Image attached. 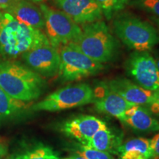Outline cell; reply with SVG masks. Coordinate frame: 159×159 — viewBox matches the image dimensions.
Listing matches in <instances>:
<instances>
[{
  "instance_id": "1",
  "label": "cell",
  "mask_w": 159,
  "mask_h": 159,
  "mask_svg": "<svg viewBox=\"0 0 159 159\" xmlns=\"http://www.w3.org/2000/svg\"><path fill=\"white\" fill-rule=\"evenodd\" d=\"M45 45L50 43L41 30L19 22L8 12H0V57L3 61Z\"/></svg>"
},
{
  "instance_id": "2",
  "label": "cell",
  "mask_w": 159,
  "mask_h": 159,
  "mask_svg": "<svg viewBox=\"0 0 159 159\" xmlns=\"http://www.w3.org/2000/svg\"><path fill=\"white\" fill-rule=\"evenodd\" d=\"M0 87L12 98L26 102L41 96L45 81L26 65L6 60L0 61Z\"/></svg>"
},
{
  "instance_id": "3",
  "label": "cell",
  "mask_w": 159,
  "mask_h": 159,
  "mask_svg": "<svg viewBox=\"0 0 159 159\" xmlns=\"http://www.w3.org/2000/svg\"><path fill=\"white\" fill-rule=\"evenodd\" d=\"M82 33L72 42L86 56L104 63L114 61L118 56L120 43L105 21L99 20L82 25Z\"/></svg>"
},
{
  "instance_id": "4",
  "label": "cell",
  "mask_w": 159,
  "mask_h": 159,
  "mask_svg": "<svg viewBox=\"0 0 159 159\" xmlns=\"http://www.w3.org/2000/svg\"><path fill=\"white\" fill-rule=\"evenodd\" d=\"M113 29L116 37L134 51L149 52L159 43V33L153 26L131 13L116 15Z\"/></svg>"
},
{
  "instance_id": "5",
  "label": "cell",
  "mask_w": 159,
  "mask_h": 159,
  "mask_svg": "<svg viewBox=\"0 0 159 159\" xmlns=\"http://www.w3.org/2000/svg\"><path fill=\"white\" fill-rule=\"evenodd\" d=\"M94 91L87 83H77L57 89L32 106L33 111H58L92 103Z\"/></svg>"
},
{
  "instance_id": "6",
  "label": "cell",
  "mask_w": 159,
  "mask_h": 159,
  "mask_svg": "<svg viewBox=\"0 0 159 159\" xmlns=\"http://www.w3.org/2000/svg\"><path fill=\"white\" fill-rule=\"evenodd\" d=\"M58 75L64 81H77L99 74L104 69L102 63L86 56L71 43L63 46L60 51Z\"/></svg>"
},
{
  "instance_id": "7",
  "label": "cell",
  "mask_w": 159,
  "mask_h": 159,
  "mask_svg": "<svg viewBox=\"0 0 159 159\" xmlns=\"http://www.w3.org/2000/svg\"><path fill=\"white\" fill-rule=\"evenodd\" d=\"M44 19L46 35L52 47H60L72 43L80 35L82 29L69 16L45 4L40 5Z\"/></svg>"
},
{
  "instance_id": "8",
  "label": "cell",
  "mask_w": 159,
  "mask_h": 159,
  "mask_svg": "<svg viewBox=\"0 0 159 159\" xmlns=\"http://www.w3.org/2000/svg\"><path fill=\"white\" fill-rule=\"evenodd\" d=\"M125 71L139 86L152 92L159 91V72L156 61L149 52L134 51L125 63Z\"/></svg>"
},
{
  "instance_id": "9",
  "label": "cell",
  "mask_w": 159,
  "mask_h": 159,
  "mask_svg": "<svg viewBox=\"0 0 159 159\" xmlns=\"http://www.w3.org/2000/svg\"><path fill=\"white\" fill-rule=\"evenodd\" d=\"M26 66L40 76L52 77L58 74L60 52L51 45H45L32 49L21 55Z\"/></svg>"
},
{
  "instance_id": "10",
  "label": "cell",
  "mask_w": 159,
  "mask_h": 159,
  "mask_svg": "<svg viewBox=\"0 0 159 159\" xmlns=\"http://www.w3.org/2000/svg\"><path fill=\"white\" fill-rule=\"evenodd\" d=\"M57 10L69 16L77 25L102 20L103 16L94 0H49Z\"/></svg>"
},
{
  "instance_id": "11",
  "label": "cell",
  "mask_w": 159,
  "mask_h": 159,
  "mask_svg": "<svg viewBox=\"0 0 159 159\" xmlns=\"http://www.w3.org/2000/svg\"><path fill=\"white\" fill-rule=\"evenodd\" d=\"M94 91V101L95 108L103 114H109L117 119L125 111L134 106L132 103L123 99L108 86L105 82H99L96 85Z\"/></svg>"
},
{
  "instance_id": "12",
  "label": "cell",
  "mask_w": 159,
  "mask_h": 159,
  "mask_svg": "<svg viewBox=\"0 0 159 159\" xmlns=\"http://www.w3.org/2000/svg\"><path fill=\"white\" fill-rule=\"evenodd\" d=\"M107 125L105 122L91 115H81L66 121L62 131L67 136L76 139L80 144L85 146L93 136Z\"/></svg>"
},
{
  "instance_id": "13",
  "label": "cell",
  "mask_w": 159,
  "mask_h": 159,
  "mask_svg": "<svg viewBox=\"0 0 159 159\" xmlns=\"http://www.w3.org/2000/svg\"><path fill=\"white\" fill-rule=\"evenodd\" d=\"M107 83L114 92L132 104L148 107L153 99L154 92L139 86L125 77H117Z\"/></svg>"
},
{
  "instance_id": "14",
  "label": "cell",
  "mask_w": 159,
  "mask_h": 159,
  "mask_svg": "<svg viewBox=\"0 0 159 159\" xmlns=\"http://www.w3.org/2000/svg\"><path fill=\"white\" fill-rule=\"evenodd\" d=\"M118 119L133 130L143 133L159 130V122L152 115L150 109L144 105H134L119 117Z\"/></svg>"
},
{
  "instance_id": "15",
  "label": "cell",
  "mask_w": 159,
  "mask_h": 159,
  "mask_svg": "<svg viewBox=\"0 0 159 159\" xmlns=\"http://www.w3.org/2000/svg\"><path fill=\"white\" fill-rule=\"evenodd\" d=\"M6 11L13 16L19 22L33 28L42 30L45 22L40 7L27 0H16Z\"/></svg>"
},
{
  "instance_id": "16",
  "label": "cell",
  "mask_w": 159,
  "mask_h": 159,
  "mask_svg": "<svg viewBox=\"0 0 159 159\" xmlns=\"http://www.w3.org/2000/svg\"><path fill=\"white\" fill-rule=\"evenodd\" d=\"M122 133L106 126L97 131L85 146L110 154H117L119 146L122 144Z\"/></svg>"
},
{
  "instance_id": "17",
  "label": "cell",
  "mask_w": 159,
  "mask_h": 159,
  "mask_svg": "<svg viewBox=\"0 0 159 159\" xmlns=\"http://www.w3.org/2000/svg\"><path fill=\"white\" fill-rule=\"evenodd\" d=\"M119 159H152L150 139L133 138L122 143L117 151Z\"/></svg>"
},
{
  "instance_id": "18",
  "label": "cell",
  "mask_w": 159,
  "mask_h": 159,
  "mask_svg": "<svg viewBox=\"0 0 159 159\" xmlns=\"http://www.w3.org/2000/svg\"><path fill=\"white\" fill-rule=\"evenodd\" d=\"M25 106V102L12 98L0 87V122L19 118Z\"/></svg>"
},
{
  "instance_id": "19",
  "label": "cell",
  "mask_w": 159,
  "mask_h": 159,
  "mask_svg": "<svg viewBox=\"0 0 159 159\" xmlns=\"http://www.w3.org/2000/svg\"><path fill=\"white\" fill-rule=\"evenodd\" d=\"M10 159H60V156L50 147L38 144L21 153L13 155Z\"/></svg>"
},
{
  "instance_id": "20",
  "label": "cell",
  "mask_w": 159,
  "mask_h": 159,
  "mask_svg": "<svg viewBox=\"0 0 159 159\" xmlns=\"http://www.w3.org/2000/svg\"><path fill=\"white\" fill-rule=\"evenodd\" d=\"M102 12V16L107 20H111L120 13L130 0H94Z\"/></svg>"
},
{
  "instance_id": "21",
  "label": "cell",
  "mask_w": 159,
  "mask_h": 159,
  "mask_svg": "<svg viewBox=\"0 0 159 159\" xmlns=\"http://www.w3.org/2000/svg\"><path fill=\"white\" fill-rule=\"evenodd\" d=\"M129 5L159 18V0H130Z\"/></svg>"
},
{
  "instance_id": "22",
  "label": "cell",
  "mask_w": 159,
  "mask_h": 159,
  "mask_svg": "<svg viewBox=\"0 0 159 159\" xmlns=\"http://www.w3.org/2000/svg\"><path fill=\"white\" fill-rule=\"evenodd\" d=\"M76 154L85 159H114L108 152H102L82 144L77 146Z\"/></svg>"
},
{
  "instance_id": "23",
  "label": "cell",
  "mask_w": 159,
  "mask_h": 159,
  "mask_svg": "<svg viewBox=\"0 0 159 159\" xmlns=\"http://www.w3.org/2000/svg\"><path fill=\"white\" fill-rule=\"evenodd\" d=\"M150 147L152 150V158L159 159V134L150 139Z\"/></svg>"
},
{
  "instance_id": "24",
  "label": "cell",
  "mask_w": 159,
  "mask_h": 159,
  "mask_svg": "<svg viewBox=\"0 0 159 159\" xmlns=\"http://www.w3.org/2000/svg\"><path fill=\"white\" fill-rule=\"evenodd\" d=\"M148 108L152 113L159 114V91H155L153 93V99Z\"/></svg>"
},
{
  "instance_id": "25",
  "label": "cell",
  "mask_w": 159,
  "mask_h": 159,
  "mask_svg": "<svg viewBox=\"0 0 159 159\" xmlns=\"http://www.w3.org/2000/svg\"><path fill=\"white\" fill-rule=\"evenodd\" d=\"M16 0H0V7L2 9H7L14 3Z\"/></svg>"
},
{
  "instance_id": "26",
  "label": "cell",
  "mask_w": 159,
  "mask_h": 159,
  "mask_svg": "<svg viewBox=\"0 0 159 159\" xmlns=\"http://www.w3.org/2000/svg\"><path fill=\"white\" fill-rule=\"evenodd\" d=\"M7 153V148L2 142H0V159H2Z\"/></svg>"
},
{
  "instance_id": "27",
  "label": "cell",
  "mask_w": 159,
  "mask_h": 159,
  "mask_svg": "<svg viewBox=\"0 0 159 159\" xmlns=\"http://www.w3.org/2000/svg\"><path fill=\"white\" fill-rule=\"evenodd\" d=\"M64 159H85V158H83L82 156H79V155L75 154V155H72V156L68 157V158H66Z\"/></svg>"
},
{
  "instance_id": "28",
  "label": "cell",
  "mask_w": 159,
  "mask_h": 159,
  "mask_svg": "<svg viewBox=\"0 0 159 159\" xmlns=\"http://www.w3.org/2000/svg\"><path fill=\"white\" fill-rule=\"evenodd\" d=\"M151 19H152V21H153V22H155L157 25V26L159 27V18H156V17H154V16H152L151 17Z\"/></svg>"
},
{
  "instance_id": "29",
  "label": "cell",
  "mask_w": 159,
  "mask_h": 159,
  "mask_svg": "<svg viewBox=\"0 0 159 159\" xmlns=\"http://www.w3.org/2000/svg\"><path fill=\"white\" fill-rule=\"evenodd\" d=\"M27 1L33 2H41L42 0H27Z\"/></svg>"
},
{
  "instance_id": "30",
  "label": "cell",
  "mask_w": 159,
  "mask_h": 159,
  "mask_svg": "<svg viewBox=\"0 0 159 159\" xmlns=\"http://www.w3.org/2000/svg\"><path fill=\"white\" fill-rule=\"evenodd\" d=\"M156 65H157V67H158V70L159 72V57H158V59L156 61Z\"/></svg>"
},
{
  "instance_id": "31",
  "label": "cell",
  "mask_w": 159,
  "mask_h": 159,
  "mask_svg": "<svg viewBox=\"0 0 159 159\" xmlns=\"http://www.w3.org/2000/svg\"><path fill=\"white\" fill-rule=\"evenodd\" d=\"M0 10H2V7H0Z\"/></svg>"
}]
</instances>
